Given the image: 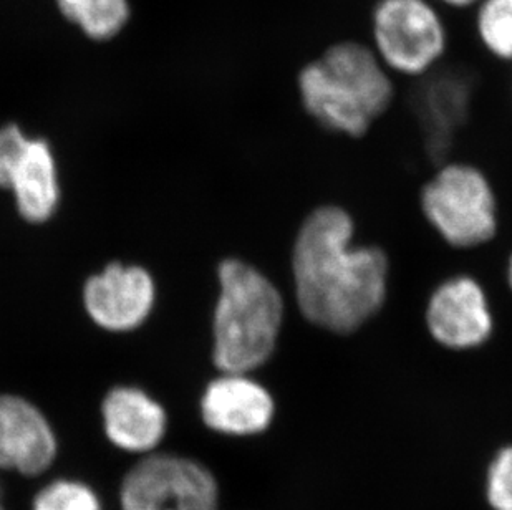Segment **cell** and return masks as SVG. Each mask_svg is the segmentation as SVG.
Returning a JSON list of instances; mask_svg holds the SVG:
<instances>
[{
    "instance_id": "6da1fadb",
    "label": "cell",
    "mask_w": 512,
    "mask_h": 510,
    "mask_svg": "<svg viewBox=\"0 0 512 510\" xmlns=\"http://www.w3.org/2000/svg\"><path fill=\"white\" fill-rule=\"evenodd\" d=\"M390 259L355 242L347 209L320 204L304 217L289 259V299L312 327L352 335L377 317L388 297Z\"/></svg>"
},
{
    "instance_id": "7a4b0ae2",
    "label": "cell",
    "mask_w": 512,
    "mask_h": 510,
    "mask_svg": "<svg viewBox=\"0 0 512 510\" xmlns=\"http://www.w3.org/2000/svg\"><path fill=\"white\" fill-rule=\"evenodd\" d=\"M216 284L209 320L214 370L256 375L279 347L290 300L269 275L234 255L219 260Z\"/></svg>"
},
{
    "instance_id": "3957f363",
    "label": "cell",
    "mask_w": 512,
    "mask_h": 510,
    "mask_svg": "<svg viewBox=\"0 0 512 510\" xmlns=\"http://www.w3.org/2000/svg\"><path fill=\"white\" fill-rule=\"evenodd\" d=\"M297 92L315 125L357 140L392 108L397 78L368 42L343 39L300 68Z\"/></svg>"
},
{
    "instance_id": "277c9868",
    "label": "cell",
    "mask_w": 512,
    "mask_h": 510,
    "mask_svg": "<svg viewBox=\"0 0 512 510\" xmlns=\"http://www.w3.org/2000/svg\"><path fill=\"white\" fill-rule=\"evenodd\" d=\"M420 209L446 246L473 251L498 234V198L488 176L474 164L451 161L420 189Z\"/></svg>"
},
{
    "instance_id": "5b68a950",
    "label": "cell",
    "mask_w": 512,
    "mask_h": 510,
    "mask_svg": "<svg viewBox=\"0 0 512 510\" xmlns=\"http://www.w3.org/2000/svg\"><path fill=\"white\" fill-rule=\"evenodd\" d=\"M368 44L395 77H421L448 52L445 10L435 0H377Z\"/></svg>"
},
{
    "instance_id": "8992f818",
    "label": "cell",
    "mask_w": 512,
    "mask_h": 510,
    "mask_svg": "<svg viewBox=\"0 0 512 510\" xmlns=\"http://www.w3.org/2000/svg\"><path fill=\"white\" fill-rule=\"evenodd\" d=\"M120 510H219L218 479L198 459L148 454L125 472Z\"/></svg>"
},
{
    "instance_id": "52a82bcc",
    "label": "cell",
    "mask_w": 512,
    "mask_h": 510,
    "mask_svg": "<svg viewBox=\"0 0 512 510\" xmlns=\"http://www.w3.org/2000/svg\"><path fill=\"white\" fill-rule=\"evenodd\" d=\"M431 340L450 352H471L489 342L494 315L488 292L476 277L451 275L436 285L423 312Z\"/></svg>"
},
{
    "instance_id": "ba28073f",
    "label": "cell",
    "mask_w": 512,
    "mask_h": 510,
    "mask_svg": "<svg viewBox=\"0 0 512 510\" xmlns=\"http://www.w3.org/2000/svg\"><path fill=\"white\" fill-rule=\"evenodd\" d=\"M204 426L228 438L261 436L277 418V400L256 375L218 373L199 398Z\"/></svg>"
},
{
    "instance_id": "9c48e42d",
    "label": "cell",
    "mask_w": 512,
    "mask_h": 510,
    "mask_svg": "<svg viewBox=\"0 0 512 510\" xmlns=\"http://www.w3.org/2000/svg\"><path fill=\"white\" fill-rule=\"evenodd\" d=\"M58 458L54 426L34 403L17 395H0V471L40 477Z\"/></svg>"
},
{
    "instance_id": "30bf717a",
    "label": "cell",
    "mask_w": 512,
    "mask_h": 510,
    "mask_svg": "<svg viewBox=\"0 0 512 510\" xmlns=\"http://www.w3.org/2000/svg\"><path fill=\"white\" fill-rule=\"evenodd\" d=\"M155 280L143 267L108 265L83 289V302L93 322L110 332H128L145 322L155 305Z\"/></svg>"
},
{
    "instance_id": "8fae6325",
    "label": "cell",
    "mask_w": 512,
    "mask_h": 510,
    "mask_svg": "<svg viewBox=\"0 0 512 510\" xmlns=\"http://www.w3.org/2000/svg\"><path fill=\"white\" fill-rule=\"evenodd\" d=\"M103 431L123 453L148 456L168 433L166 409L136 386H116L102 401Z\"/></svg>"
},
{
    "instance_id": "7c38bea8",
    "label": "cell",
    "mask_w": 512,
    "mask_h": 510,
    "mask_svg": "<svg viewBox=\"0 0 512 510\" xmlns=\"http://www.w3.org/2000/svg\"><path fill=\"white\" fill-rule=\"evenodd\" d=\"M9 189L25 221L45 222L54 216L58 204V183L55 159L49 143L32 140L25 146L15 166Z\"/></svg>"
},
{
    "instance_id": "4fadbf2b",
    "label": "cell",
    "mask_w": 512,
    "mask_h": 510,
    "mask_svg": "<svg viewBox=\"0 0 512 510\" xmlns=\"http://www.w3.org/2000/svg\"><path fill=\"white\" fill-rule=\"evenodd\" d=\"M57 5L65 19L93 40L116 37L131 14L128 0H57Z\"/></svg>"
},
{
    "instance_id": "5bb4252c",
    "label": "cell",
    "mask_w": 512,
    "mask_h": 510,
    "mask_svg": "<svg viewBox=\"0 0 512 510\" xmlns=\"http://www.w3.org/2000/svg\"><path fill=\"white\" fill-rule=\"evenodd\" d=\"M471 14L479 45L499 62L512 65V0H481Z\"/></svg>"
},
{
    "instance_id": "9a60e30c",
    "label": "cell",
    "mask_w": 512,
    "mask_h": 510,
    "mask_svg": "<svg viewBox=\"0 0 512 510\" xmlns=\"http://www.w3.org/2000/svg\"><path fill=\"white\" fill-rule=\"evenodd\" d=\"M30 510L105 509L98 492L88 482L73 477H57L35 492Z\"/></svg>"
},
{
    "instance_id": "2e32d148",
    "label": "cell",
    "mask_w": 512,
    "mask_h": 510,
    "mask_svg": "<svg viewBox=\"0 0 512 510\" xmlns=\"http://www.w3.org/2000/svg\"><path fill=\"white\" fill-rule=\"evenodd\" d=\"M488 499L496 510H512V444L501 449L491 462Z\"/></svg>"
},
{
    "instance_id": "e0dca14e",
    "label": "cell",
    "mask_w": 512,
    "mask_h": 510,
    "mask_svg": "<svg viewBox=\"0 0 512 510\" xmlns=\"http://www.w3.org/2000/svg\"><path fill=\"white\" fill-rule=\"evenodd\" d=\"M29 140L17 125H7L0 130V188L9 189L12 173Z\"/></svg>"
},
{
    "instance_id": "ac0fdd59",
    "label": "cell",
    "mask_w": 512,
    "mask_h": 510,
    "mask_svg": "<svg viewBox=\"0 0 512 510\" xmlns=\"http://www.w3.org/2000/svg\"><path fill=\"white\" fill-rule=\"evenodd\" d=\"M441 9L451 10V12H469L473 10L481 0H435Z\"/></svg>"
},
{
    "instance_id": "d6986e66",
    "label": "cell",
    "mask_w": 512,
    "mask_h": 510,
    "mask_svg": "<svg viewBox=\"0 0 512 510\" xmlns=\"http://www.w3.org/2000/svg\"><path fill=\"white\" fill-rule=\"evenodd\" d=\"M506 284H508L509 292L512 294V252L509 255L508 265H506Z\"/></svg>"
},
{
    "instance_id": "ffe728a7",
    "label": "cell",
    "mask_w": 512,
    "mask_h": 510,
    "mask_svg": "<svg viewBox=\"0 0 512 510\" xmlns=\"http://www.w3.org/2000/svg\"><path fill=\"white\" fill-rule=\"evenodd\" d=\"M0 510H7V509H5L4 491H2V486H0Z\"/></svg>"
}]
</instances>
